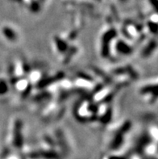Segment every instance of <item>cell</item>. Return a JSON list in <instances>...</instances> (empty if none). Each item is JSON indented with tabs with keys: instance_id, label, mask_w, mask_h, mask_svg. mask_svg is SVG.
Instances as JSON below:
<instances>
[{
	"instance_id": "16",
	"label": "cell",
	"mask_w": 158,
	"mask_h": 159,
	"mask_svg": "<svg viewBox=\"0 0 158 159\" xmlns=\"http://www.w3.org/2000/svg\"><path fill=\"white\" fill-rule=\"evenodd\" d=\"M120 1H122V2H125V1H127V0H120Z\"/></svg>"
},
{
	"instance_id": "8",
	"label": "cell",
	"mask_w": 158,
	"mask_h": 159,
	"mask_svg": "<svg viewBox=\"0 0 158 159\" xmlns=\"http://www.w3.org/2000/svg\"><path fill=\"white\" fill-rule=\"evenodd\" d=\"M2 34L4 35V36L6 37V39H7L8 40L10 41H14L17 38V34L16 32H15L11 28H9V27H4L2 29Z\"/></svg>"
},
{
	"instance_id": "6",
	"label": "cell",
	"mask_w": 158,
	"mask_h": 159,
	"mask_svg": "<svg viewBox=\"0 0 158 159\" xmlns=\"http://www.w3.org/2000/svg\"><path fill=\"white\" fill-rule=\"evenodd\" d=\"M124 133L121 130H119V132L116 133L114 140L112 141L111 144V149H117L121 146V145L124 142Z\"/></svg>"
},
{
	"instance_id": "15",
	"label": "cell",
	"mask_w": 158,
	"mask_h": 159,
	"mask_svg": "<svg viewBox=\"0 0 158 159\" xmlns=\"http://www.w3.org/2000/svg\"><path fill=\"white\" fill-rule=\"evenodd\" d=\"M37 1H38V2H40V3H42V2H44V1H45V0H37Z\"/></svg>"
},
{
	"instance_id": "10",
	"label": "cell",
	"mask_w": 158,
	"mask_h": 159,
	"mask_svg": "<svg viewBox=\"0 0 158 159\" xmlns=\"http://www.w3.org/2000/svg\"><path fill=\"white\" fill-rule=\"evenodd\" d=\"M156 41H155V40H152V41L148 44V46L145 47L144 50H143V56L147 57L148 56V55H150L151 52L154 50V48H156Z\"/></svg>"
},
{
	"instance_id": "3",
	"label": "cell",
	"mask_w": 158,
	"mask_h": 159,
	"mask_svg": "<svg viewBox=\"0 0 158 159\" xmlns=\"http://www.w3.org/2000/svg\"><path fill=\"white\" fill-rule=\"evenodd\" d=\"M116 32L114 28H111L107 32H105V34L102 36V55L104 57H107L108 55L110 54L111 42L113 39L115 37Z\"/></svg>"
},
{
	"instance_id": "1",
	"label": "cell",
	"mask_w": 158,
	"mask_h": 159,
	"mask_svg": "<svg viewBox=\"0 0 158 159\" xmlns=\"http://www.w3.org/2000/svg\"><path fill=\"white\" fill-rule=\"evenodd\" d=\"M97 105L90 101H82L76 108V116L82 122L92 120L96 118Z\"/></svg>"
},
{
	"instance_id": "12",
	"label": "cell",
	"mask_w": 158,
	"mask_h": 159,
	"mask_svg": "<svg viewBox=\"0 0 158 159\" xmlns=\"http://www.w3.org/2000/svg\"><path fill=\"white\" fill-rule=\"evenodd\" d=\"M8 91L7 83L2 79H0V95H4Z\"/></svg>"
},
{
	"instance_id": "11",
	"label": "cell",
	"mask_w": 158,
	"mask_h": 159,
	"mask_svg": "<svg viewBox=\"0 0 158 159\" xmlns=\"http://www.w3.org/2000/svg\"><path fill=\"white\" fill-rule=\"evenodd\" d=\"M28 7L31 11L36 13L40 10V3L37 0H31L30 2H28Z\"/></svg>"
},
{
	"instance_id": "14",
	"label": "cell",
	"mask_w": 158,
	"mask_h": 159,
	"mask_svg": "<svg viewBox=\"0 0 158 159\" xmlns=\"http://www.w3.org/2000/svg\"><path fill=\"white\" fill-rule=\"evenodd\" d=\"M108 159H126L123 156H116V155H113L111 156V157H108Z\"/></svg>"
},
{
	"instance_id": "5",
	"label": "cell",
	"mask_w": 158,
	"mask_h": 159,
	"mask_svg": "<svg viewBox=\"0 0 158 159\" xmlns=\"http://www.w3.org/2000/svg\"><path fill=\"white\" fill-rule=\"evenodd\" d=\"M115 49L116 51L123 55H128L130 54L132 52V48L128 44V43L124 42V40H117L115 44Z\"/></svg>"
},
{
	"instance_id": "9",
	"label": "cell",
	"mask_w": 158,
	"mask_h": 159,
	"mask_svg": "<svg viewBox=\"0 0 158 159\" xmlns=\"http://www.w3.org/2000/svg\"><path fill=\"white\" fill-rule=\"evenodd\" d=\"M42 73L39 70H32L29 74L28 81L30 83H39L41 81Z\"/></svg>"
},
{
	"instance_id": "2",
	"label": "cell",
	"mask_w": 158,
	"mask_h": 159,
	"mask_svg": "<svg viewBox=\"0 0 158 159\" xmlns=\"http://www.w3.org/2000/svg\"><path fill=\"white\" fill-rule=\"evenodd\" d=\"M11 83L13 85L16 91L20 92L22 96L25 97L29 94L31 91V83L28 79L24 78H13L11 80Z\"/></svg>"
},
{
	"instance_id": "4",
	"label": "cell",
	"mask_w": 158,
	"mask_h": 159,
	"mask_svg": "<svg viewBox=\"0 0 158 159\" xmlns=\"http://www.w3.org/2000/svg\"><path fill=\"white\" fill-rule=\"evenodd\" d=\"M13 143L16 148H21L23 145L22 122L17 120L15 122L14 131H13Z\"/></svg>"
},
{
	"instance_id": "13",
	"label": "cell",
	"mask_w": 158,
	"mask_h": 159,
	"mask_svg": "<svg viewBox=\"0 0 158 159\" xmlns=\"http://www.w3.org/2000/svg\"><path fill=\"white\" fill-rule=\"evenodd\" d=\"M149 2V4L151 5L153 10L155 11V12L156 11V7H157V0H148Z\"/></svg>"
},
{
	"instance_id": "7",
	"label": "cell",
	"mask_w": 158,
	"mask_h": 159,
	"mask_svg": "<svg viewBox=\"0 0 158 159\" xmlns=\"http://www.w3.org/2000/svg\"><path fill=\"white\" fill-rule=\"evenodd\" d=\"M54 43L56 44V49L60 53H65L69 50V46L67 43L64 40L59 38L58 36H56V38H54Z\"/></svg>"
}]
</instances>
